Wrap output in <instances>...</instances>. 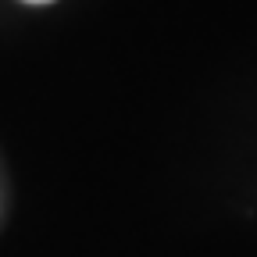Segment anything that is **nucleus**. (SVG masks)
<instances>
[{
  "label": "nucleus",
  "mask_w": 257,
  "mask_h": 257,
  "mask_svg": "<svg viewBox=\"0 0 257 257\" xmlns=\"http://www.w3.org/2000/svg\"><path fill=\"white\" fill-rule=\"evenodd\" d=\"M29 4H47V0H29Z\"/></svg>",
  "instance_id": "f257e3e1"
}]
</instances>
